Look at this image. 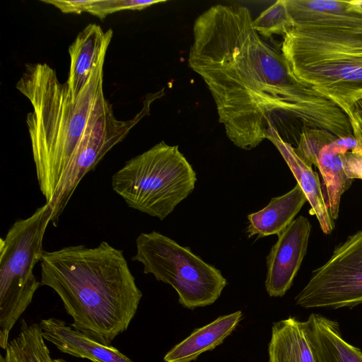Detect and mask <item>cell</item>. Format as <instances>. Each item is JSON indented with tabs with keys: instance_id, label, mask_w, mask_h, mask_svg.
<instances>
[{
	"instance_id": "22",
	"label": "cell",
	"mask_w": 362,
	"mask_h": 362,
	"mask_svg": "<svg viewBox=\"0 0 362 362\" xmlns=\"http://www.w3.org/2000/svg\"><path fill=\"white\" fill-rule=\"evenodd\" d=\"M337 139L336 136L327 130L306 126L302 129L294 149L303 160L310 165L319 151Z\"/></svg>"
},
{
	"instance_id": "16",
	"label": "cell",
	"mask_w": 362,
	"mask_h": 362,
	"mask_svg": "<svg viewBox=\"0 0 362 362\" xmlns=\"http://www.w3.org/2000/svg\"><path fill=\"white\" fill-rule=\"evenodd\" d=\"M268 352L269 362H319L308 320L293 317L273 324Z\"/></svg>"
},
{
	"instance_id": "10",
	"label": "cell",
	"mask_w": 362,
	"mask_h": 362,
	"mask_svg": "<svg viewBox=\"0 0 362 362\" xmlns=\"http://www.w3.org/2000/svg\"><path fill=\"white\" fill-rule=\"evenodd\" d=\"M311 223L303 216L295 218L280 234L267 256L265 288L271 297H282L291 287L306 255Z\"/></svg>"
},
{
	"instance_id": "19",
	"label": "cell",
	"mask_w": 362,
	"mask_h": 362,
	"mask_svg": "<svg viewBox=\"0 0 362 362\" xmlns=\"http://www.w3.org/2000/svg\"><path fill=\"white\" fill-rule=\"evenodd\" d=\"M307 320L319 362H362V351L342 337L336 321L317 313Z\"/></svg>"
},
{
	"instance_id": "2",
	"label": "cell",
	"mask_w": 362,
	"mask_h": 362,
	"mask_svg": "<svg viewBox=\"0 0 362 362\" xmlns=\"http://www.w3.org/2000/svg\"><path fill=\"white\" fill-rule=\"evenodd\" d=\"M41 285L53 289L74 329L105 345L126 331L142 293L121 250L103 241L44 252Z\"/></svg>"
},
{
	"instance_id": "23",
	"label": "cell",
	"mask_w": 362,
	"mask_h": 362,
	"mask_svg": "<svg viewBox=\"0 0 362 362\" xmlns=\"http://www.w3.org/2000/svg\"><path fill=\"white\" fill-rule=\"evenodd\" d=\"M165 1H138V0H93L87 10L100 19H104L107 15L124 10L139 11L154 4Z\"/></svg>"
},
{
	"instance_id": "6",
	"label": "cell",
	"mask_w": 362,
	"mask_h": 362,
	"mask_svg": "<svg viewBox=\"0 0 362 362\" xmlns=\"http://www.w3.org/2000/svg\"><path fill=\"white\" fill-rule=\"evenodd\" d=\"M52 216L45 203L28 218L16 220L0 239V346L4 350L10 332L42 286L33 270L45 252L42 240Z\"/></svg>"
},
{
	"instance_id": "5",
	"label": "cell",
	"mask_w": 362,
	"mask_h": 362,
	"mask_svg": "<svg viewBox=\"0 0 362 362\" xmlns=\"http://www.w3.org/2000/svg\"><path fill=\"white\" fill-rule=\"evenodd\" d=\"M196 173L178 146L163 141L125 163L112 189L131 208L163 220L194 190Z\"/></svg>"
},
{
	"instance_id": "17",
	"label": "cell",
	"mask_w": 362,
	"mask_h": 362,
	"mask_svg": "<svg viewBox=\"0 0 362 362\" xmlns=\"http://www.w3.org/2000/svg\"><path fill=\"white\" fill-rule=\"evenodd\" d=\"M306 202L307 198L298 184L287 193L272 198L262 209L247 216V237L278 235L295 219Z\"/></svg>"
},
{
	"instance_id": "28",
	"label": "cell",
	"mask_w": 362,
	"mask_h": 362,
	"mask_svg": "<svg viewBox=\"0 0 362 362\" xmlns=\"http://www.w3.org/2000/svg\"><path fill=\"white\" fill-rule=\"evenodd\" d=\"M53 362H67L63 358L53 359Z\"/></svg>"
},
{
	"instance_id": "8",
	"label": "cell",
	"mask_w": 362,
	"mask_h": 362,
	"mask_svg": "<svg viewBox=\"0 0 362 362\" xmlns=\"http://www.w3.org/2000/svg\"><path fill=\"white\" fill-rule=\"evenodd\" d=\"M295 300L305 308L337 309L362 303V229L336 246L329 259L312 272Z\"/></svg>"
},
{
	"instance_id": "15",
	"label": "cell",
	"mask_w": 362,
	"mask_h": 362,
	"mask_svg": "<svg viewBox=\"0 0 362 362\" xmlns=\"http://www.w3.org/2000/svg\"><path fill=\"white\" fill-rule=\"evenodd\" d=\"M267 139L276 147L303 191L310 206V214L316 216L322 232L326 235L330 234L335 228L334 220L329 213L318 174L313 170L312 165L296 153L294 147L283 139L277 131L272 130Z\"/></svg>"
},
{
	"instance_id": "12",
	"label": "cell",
	"mask_w": 362,
	"mask_h": 362,
	"mask_svg": "<svg viewBox=\"0 0 362 362\" xmlns=\"http://www.w3.org/2000/svg\"><path fill=\"white\" fill-rule=\"evenodd\" d=\"M39 325L44 339L62 353L92 362H134L113 346L89 337L60 319H43Z\"/></svg>"
},
{
	"instance_id": "25",
	"label": "cell",
	"mask_w": 362,
	"mask_h": 362,
	"mask_svg": "<svg viewBox=\"0 0 362 362\" xmlns=\"http://www.w3.org/2000/svg\"><path fill=\"white\" fill-rule=\"evenodd\" d=\"M346 167L348 177L362 180V149L361 147L346 153Z\"/></svg>"
},
{
	"instance_id": "13",
	"label": "cell",
	"mask_w": 362,
	"mask_h": 362,
	"mask_svg": "<svg viewBox=\"0 0 362 362\" xmlns=\"http://www.w3.org/2000/svg\"><path fill=\"white\" fill-rule=\"evenodd\" d=\"M112 36V29L104 32L99 25L90 23L69 46L70 70L66 82L75 98L88 83L95 66L105 57Z\"/></svg>"
},
{
	"instance_id": "21",
	"label": "cell",
	"mask_w": 362,
	"mask_h": 362,
	"mask_svg": "<svg viewBox=\"0 0 362 362\" xmlns=\"http://www.w3.org/2000/svg\"><path fill=\"white\" fill-rule=\"evenodd\" d=\"M257 33L265 37L282 35L288 32L294 25L288 11L286 0H278L254 20Z\"/></svg>"
},
{
	"instance_id": "24",
	"label": "cell",
	"mask_w": 362,
	"mask_h": 362,
	"mask_svg": "<svg viewBox=\"0 0 362 362\" xmlns=\"http://www.w3.org/2000/svg\"><path fill=\"white\" fill-rule=\"evenodd\" d=\"M93 0H41L40 1L52 4L62 13L80 14L87 12Z\"/></svg>"
},
{
	"instance_id": "18",
	"label": "cell",
	"mask_w": 362,
	"mask_h": 362,
	"mask_svg": "<svg viewBox=\"0 0 362 362\" xmlns=\"http://www.w3.org/2000/svg\"><path fill=\"white\" fill-rule=\"evenodd\" d=\"M242 317L236 311L220 316L209 324L195 329L189 337L173 346L164 356L165 362H192L204 352L214 349L235 329Z\"/></svg>"
},
{
	"instance_id": "27",
	"label": "cell",
	"mask_w": 362,
	"mask_h": 362,
	"mask_svg": "<svg viewBox=\"0 0 362 362\" xmlns=\"http://www.w3.org/2000/svg\"><path fill=\"white\" fill-rule=\"evenodd\" d=\"M356 5L362 10V0H354Z\"/></svg>"
},
{
	"instance_id": "20",
	"label": "cell",
	"mask_w": 362,
	"mask_h": 362,
	"mask_svg": "<svg viewBox=\"0 0 362 362\" xmlns=\"http://www.w3.org/2000/svg\"><path fill=\"white\" fill-rule=\"evenodd\" d=\"M0 362H53L40 325L21 320L18 334L9 341Z\"/></svg>"
},
{
	"instance_id": "11",
	"label": "cell",
	"mask_w": 362,
	"mask_h": 362,
	"mask_svg": "<svg viewBox=\"0 0 362 362\" xmlns=\"http://www.w3.org/2000/svg\"><path fill=\"white\" fill-rule=\"evenodd\" d=\"M359 147L354 136L337 138L324 146L310 162L322 177L326 190L325 199L333 220L339 216L341 196L353 182L346 173V153Z\"/></svg>"
},
{
	"instance_id": "4",
	"label": "cell",
	"mask_w": 362,
	"mask_h": 362,
	"mask_svg": "<svg viewBox=\"0 0 362 362\" xmlns=\"http://www.w3.org/2000/svg\"><path fill=\"white\" fill-rule=\"evenodd\" d=\"M281 52L295 78L346 114L362 99V28L296 25Z\"/></svg>"
},
{
	"instance_id": "14",
	"label": "cell",
	"mask_w": 362,
	"mask_h": 362,
	"mask_svg": "<svg viewBox=\"0 0 362 362\" xmlns=\"http://www.w3.org/2000/svg\"><path fill=\"white\" fill-rule=\"evenodd\" d=\"M286 4L294 25L362 28V10L354 0H286Z\"/></svg>"
},
{
	"instance_id": "3",
	"label": "cell",
	"mask_w": 362,
	"mask_h": 362,
	"mask_svg": "<svg viewBox=\"0 0 362 362\" xmlns=\"http://www.w3.org/2000/svg\"><path fill=\"white\" fill-rule=\"evenodd\" d=\"M105 58L77 98L46 63L26 64L16 83L33 107L25 122L40 189L49 205L74 153L114 112L103 92Z\"/></svg>"
},
{
	"instance_id": "7",
	"label": "cell",
	"mask_w": 362,
	"mask_h": 362,
	"mask_svg": "<svg viewBox=\"0 0 362 362\" xmlns=\"http://www.w3.org/2000/svg\"><path fill=\"white\" fill-rule=\"evenodd\" d=\"M132 259L143 264L144 274L173 286L179 303L190 310L214 303L227 284L219 269L157 231L136 238Z\"/></svg>"
},
{
	"instance_id": "1",
	"label": "cell",
	"mask_w": 362,
	"mask_h": 362,
	"mask_svg": "<svg viewBox=\"0 0 362 362\" xmlns=\"http://www.w3.org/2000/svg\"><path fill=\"white\" fill-rule=\"evenodd\" d=\"M250 11L235 4L211 6L195 20L188 64L206 85L218 121L237 147L249 151L279 134L284 122L351 136L347 115L298 81L281 53L262 39Z\"/></svg>"
},
{
	"instance_id": "9",
	"label": "cell",
	"mask_w": 362,
	"mask_h": 362,
	"mask_svg": "<svg viewBox=\"0 0 362 362\" xmlns=\"http://www.w3.org/2000/svg\"><path fill=\"white\" fill-rule=\"evenodd\" d=\"M153 96L151 99L146 97L141 110L130 119H118L114 112L112 113L82 143L71 158L50 204L52 209V222L58 220L85 175L92 170L105 154L121 142L131 129L148 115Z\"/></svg>"
},
{
	"instance_id": "26",
	"label": "cell",
	"mask_w": 362,
	"mask_h": 362,
	"mask_svg": "<svg viewBox=\"0 0 362 362\" xmlns=\"http://www.w3.org/2000/svg\"><path fill=\"white\" fill-rule=\"evenodd\" d=\"M353 135L362 149V99L354 103L347 112Z\"/></svg>"
}]
</instances>
